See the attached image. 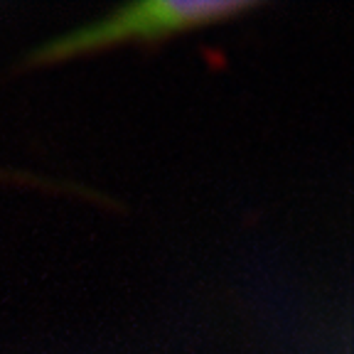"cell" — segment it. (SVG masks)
Returning a JSON list of instances; mask_svg holds the SVG:
<instances>
[{
    "label": "cell",
    "mask_w": 354,
    "mask_h": 354,
    "mask_svg": "<svg viewBox=\"0 0 354 354\" xmlns=\"http://www.w3.org/2000/svg\"><path fill=\"white\" fill-rule=\"evenodd\" d=\"M259 3L249 0H140L86 22L82 28L35 44L20 66H50L74 57L104 52L126 42L158 44L172 35L192 32L251 12Z\"/></svg>",
    "instance_id": "cell-1"
}]
</instances>
